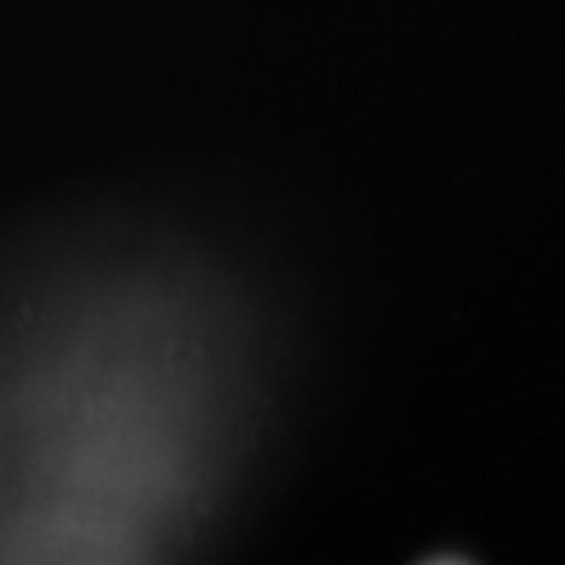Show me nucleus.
<instances>
[{
	"mask_svg": "<svg viewBox=\"0 0 565 565\" xmlns=\"http://www.w3.org/2000/svg\"><path fill=\"white\" fill-rule=\"evenodd\" d=\"M161 267L79 274L0 345V559L139 563L189 544L239 446L236 337Z\"/></svg>",
	"mask_w": 565,
	"mask_h": 565,
	"instance_id": "nucleus-1",
	"label": "nucleus"
}]
</instances>
